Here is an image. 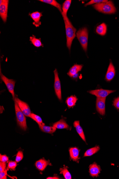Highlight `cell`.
Segmentation results:
<instances>
[{
  "instance_id": "1",
  "label": "cell",
  "mask_w": 119,
  "mask_h": 179,
  "mask_svg": "<svg viewBox=\"0 0 119 179\" xmlns=\"http://www.w3.org/2000/svg\"><path fill=\"white\" fill-rule=\"evenodd\" d=\"M63 17L65 26L67 47L70 50L72 41L76 36V29L73 26L67 16H64Z\"/></svg>"
},
{
  "instance_id": "2",
  "label": "cell",
  "mask_w": 119,
  "mask_h": 179,
  "mask_svg": "<svg viewBox=\"0 0 119 179\" xmlns=\"http://www.w3.org/2000/svg\"><path fill=\"white\" fill-rule=\"evenodd\" d=\"M93 6L98 12L105 14H113L116 12V9L111 1L94 4Z\"/></svg>"
},
{
  "instance_id": "3",
  "label": "cell",
  "mask_w": 119,
  "mask_h": 179,
  "mask_svg": "<svg viewBox=\"0 0 119 179\" xmlns=\"http://www.w3.org/2000/svg\"><path fill=\"white\" fill-rule=\"evenodd\" d=\"M76 36L85 52H86L88 42V32L86 27L80 29L76 34Z\"/></svg>"
},
{
  "instance_id": "4",
  "label": "cell",
  "mask_w": 119,
  "mask_h": 179,
  "mask_svg": "<svg viewBox=\"0 0 119 179\" xmlns=\"http://www.w3.org/2000/svg\"><path fill=\"white\" fill-rule=\"evenodd\" d=\"M15 107L17 125L22 129L26 131L27 129V126L25 116L20 109L18 105L15 101Z\"/></svg>"
},
{
  "instance_id": "5",
  "label": "cell",
  "mask_w": 119,
  "mask_h": 179,
  "mask_svg": "<svg viewBox=\"0 0 119 179\" xmlns=\"http://www.w3.org/2000/svg\"><path fill=\"white\" fill-rule=\"evenodd\" d=\"M9 2L8 0L0 1V17L5 23L7 21Z\"/></svg>"
},
{
  "instance_id": "6",
  "label": "cell",
  "mask_w": 119,
  "mask_h": 179,
  "mask_svg": "<svg viewBox=\"0 0 119 179\" xmlns=\"http://www.w3.org/2000/svg\"><path fill=\"white\" fill-rule=\"evenodd\" d=\"M1 79L2 81L5 83L9 91L12 94L13 99H15V94L14 91V87L16 81L13 79H8L4 76L2 72H1Z\"/></svg>"
},
{
  "instance_id": "7",
  "label": "cell",
  "mask_w": 119,
  "mask_h": 179,
  "mask_svg": "<svg viewBox=\"0 0 119 179\" xmlns=\"http://www.w3.org/2000/svg\"><path fill=\"white\" fill-rule=\"evenodd\" d=\"M14 101H16L20 109L25 116L30 117L31 111L28 104L21 100L17 97H15Z\"/></svg>"
},
{
  "instance_id": "8",
  "label": "cell",
  "mask_w": 119,
  "mask_h": 179,
  "mask_svg": "<svg viewBox=\"0 0 119 179\" xmlns=\"http://www.w3.org/2000/svg\"><path fill=\"white\" fill-rule=\"evenodd\" d=\"M55 75L54 89L56 96L61 101L62 99L61 86L59 74L57 70L56 69L54 71Z\"/></svg>"
},
{
  "instance_id": "9",
  "label": "cell",
  "mask_w": 119,
  "mask_h": 179,
  "mask_svg": "<svg viewBox=\"0 0 119 179\" xmlns=\"http://www.w3.org/2000/svg\"><path fill=\"white\" fill-rule=\"evenodd\" d=\"M116 90H109L101 89L94 90H90L89 91L90 93L94 95L97 97L102 98H106V97L110 94L112 93Z\"/></svg>"
},
{
  "instance_id": "10",
  "label": "cell",
  "mask_w": 119,
  "mask_h": 179,
  "mask_svg": "<svg viewBox=\"0 0 119 179\" xmlns=\"http://www.w3.org/2000/svg\"><path fill=\"white\" fill-rule=\"evenodd\" d=\"M106 98L97 97L96 107L97 111L101 115L104 116L105 114V101Z\"/></svg>"
},
{
  "instance_id": "11",
  "label": "cell",
  "mask_w": 119,
  "mask_h": 179,
  "mask_svg": "<svg viewBox=\"0 0 119 179\" xmlns=\"http://www.w3.org/2000/svg\"><path fill=\"white\" fill-rule=\"evenodd\" d=\"M29 15L34 21L33 23V25L36 27H39L41 24L40 20L41 17L43 16L42 13L36 11L31 13Z\"/></svg>"
},
{
  "instance_id": "12",
  "label": "cell",
  "mask_w": 119,
  "mask_h": 179,
  "mask_svg": "<svg viewBox=\"0 0 119 179\" xmlns=\"http://www.w3.org/2000/svg\"><path fill=\"white\" fill-rule=\"evenodd\" d=\"M115 70L113 64L110 62L107 71L105 79L107 81H111L115 75Z\"/></svg>"
},
{
  "instance_id": "13",
  "label": "cell",
  "mask_w": 119,
  "mask_h": 179,
  "mask_svg": "<svg viewBox=\"0 0 119 179\" xmlns=\"http://www.w3.org/2000/svg\"><path fill=\"white\" fill-rule=\"evenodd\" d=\"M50 164L49 161L46 160L44 159H40V160L36 161V165L37 169L41 171H44L46 167Z\"/></svg>"
},
{
  "instance_id": "14",
  "label": "cell",
  "mask_w": 119,
  "mask_h": 179,
  "mask_svg": "<svg viewBox=\"0 0 119 179\" xmlns=\"http://www.w3.org/2000/svg\"><path fill=\"white\" fill-rule=\"evenodd\" d=\"M82 65H75L70 68L69 72L67 73V75L70 77H74L75 75L80 71L83 68Z\"/></svg>"
},
{
  "instance_id": "15",
  "label": "cell",
  "mask_w": 119,
  "mask_h": 179,
  "mask_svg": "<svg viewBox=\"0 0 119 179\" xmlns=\"http://www.w3.org/2000/svg\"><path fill=\"white\" fill-rule=\"evenodd\" d=\"M89 172L92 177H98L100 172V166L97 165L96 163L90 165Z\"/></svg>"
},
{
  "instance_id": "16",
  "label": "cell",
  "mask_w": 119,
  "mask_h": 179,
  "mask_svg": "<svg viewBox=\"0 0 119 179\" xmlns=\"http://www.w3.org/2000/svg\"><path fill=\"white\" fill-rule=\"evenodd\" d=\"M70 157L73 161L78 162L79 159L80 150L76 147L71 148L69 149Z\"/></svg>"
},
{
  "instance_id": "17",
  "label": "cell",
  "mask_w": 119,
  "mask_h": 179,
  "mask_svg": "<svg viewBox=\"0 0 119 179\" xmlns=\"http://www.w3.org/2000/svg\"><path fill=\"white\" fill-rule=\"evenodd\" d=\"M74 126L75 128L76 131L83 140L86 142V139L83 129L80 124V121H75L74 123Z\"/></svg>"
},
{
  "instance_id": "18",
  "label": "cell",
  "mask_w": 119,
  "mask_h": 179,
  "mask_svg": "<svg viewBox=\"0 0 119 179\" xmlns=\"http://www.w3.org/2000/svg\"><path fill=\"white\" fill-rule=\"evenodd\" d=\"M53 126L58 129H68L69 128V125L63 119L54 123Z\"/></svg>"
},
{
  "instance_id": "19",
  "label": "cell",
  "mask_w": 119,
  "mask_h": 179,
  "mask_svg": "<svg viewBox=\"0 0 119 179\" xmlns=\"http://www.w3.org/2000/svg\"><path fill=\"white\" fill-rule=\"evenodd\" d=\"M71 0H66L63 3L62 7V13L61 14L63 17L67 16V13L71 3Z\"/></svg>"
},
{
  "instance_id": "20",
  "label": "cell",
  "mask_w": 119,
  "mask_h": 179,
  "mask_svg": "<svg viewBox=\"0 0 119 179\" xmlns=\"http://www.w3.org/2000/svg\"><path fill=\"white\" fill-rule=\"evenodd\" d=\"M107 26L105 23H103L99 25L96 29V32L101 36H104L106 34Z\"/></svg>"
},
{
  "instance_id": "21",
  "label": "cell",
  "mask_w": 119,
  "mask_h": 179,
  "mask_svg": "<svg viewBox=\"0 0 119 179\" xmlns=\"http://www.w3.org/2000/svg\"><path fill=\"white\" fill-rule=\"evenodd\" d=\"M39 1L53 6L58 8L61 13H62L61 5L55 0H39Z\"/></svg>"
},
{
  "instance_id": "22",
  "label": "cell",
  "mask_w": 119,
  "mask_h": 179,
  "mask_svg": "<svg viewBox=\"0 0 119 179\" xmlns=\"http://www.w3.org/2000/svg\"><path fill=\"white\" fill-rule=\"evenodd\" d=\"M39 127L42 131L46 133L52 134L56 131V128L54 126H48L45 125H39Z\"/></svg>"
},
{
  "instance_id": "23",
  "label": "cell",
  "mask_w": 119,
  "mask_h": 179,
  "mask_svg": "<svg viewBox=\"0 0 119 179\" xmlns=\"http://www.w3.org/2000/svg\"><path fill=\"white\" fill-rule=\"evenodd\" d=\"M30 41L31 43L36 47L38 48L43 46V44L41 42V39L36 38L34 35H33L32 36L30 37Z\"/></svg>"
},
{
  "instance_id": "24",
  "label": "cell",
  "mask_w": 119,
  "mask_h": 179,
  "mask_svg": "<svg viewBox=\"0 0 119 179\" xmlns=\"http://www.w3.org/2000/svg\"><path fill=\"white\" fill-rule=\"evenodd\" d=\"M78 100L76 97L75 96H71L68 97L66 102L67 103L68 107H74L75 105Z\"/></svg>"
},
{
  "instance_id": "25",
  "label": "cell",
  "mask_w": 119,
  "mask_h": 179,
  "mask_svg": "<svg viewBox=\"0 0 119 179\" xmlns=\"http://www.w3.org/2000/svg\"><path fill=\"white\" fill-rule=\"evenodd\" d=\"M100 149L99 147L96 146L89 149L85 152L84 156L88 157L93 155V154L98 152L100 150Z\"/></svg>"
},
{
  "instance_id": "26",
  "label": "cell",
  "mask_w": 119,
  "mask_h": 179,
  "mask_svg": "<svg viewBox=\"0 0 119 179\" xmlns=\"http://www.w3.org/2000/svg\"><path fill=\"white\" fill-rule=\"evenodd\" d=\"M60 173L62 174L64 177L66 179H72L71 174L70 173L69 171H68L67 168L66 167H64L63 168L60 169Z\"/></svg>"
},
{
  "instance_id": "27",
  "label": "cell",
  "mask_w": 119,
  "mask_h": 179,
  "mask_svg": "<svg viewBox=\"0 0 119 179\" xmlns=\"http://www.w3.org/2000/svg\"><path fill=\"white\" fill-rule=\"evenodd\" d=\"M30 117L36 121L39 125H45V124L43 122L42 119L40 117L34 113L31 114Z\"/></svg>"
},
{
  "instance_id": "28",
  "label": "cell",
  "mask_w": 119,
  "mask_h": 179,
  "mask_svg": "<svg viewBox=\"0 0 119 179\" xmlns=\"http://www.w3.org/2000/svg\"><path fill=\"white\" fill-rule=\"evenodd\" d=\"M108 1L107 0H92V1H90L88 3L85 4V6H87L91 5V4L103 3V2H106Z\"/></svg>"
},
{
  "instance_id": "29",
  "label": "cell",
  "mask_w": 119,
  "mask_h": 179,
  "mask_svg": "<svg viewBox=\"0 0 119 179\" xmlns=\"http://www.w3.org/2000/svg\"><path fill=\"white\" fill-rule=\"evenodd\" d=\"M16 161H10L8 163V169H12L13 170H15V168L17 166V163Z\"/></svg>"
},
{
  "instance_id": "30",
  "label": "cell",
  "mask_w": 119,
  "mask_h": 179,
  "mask_svg": "<svg viewBox=\"0 0 119 179\" xmlns=\"http://www.w3.org/2000/svg\"><path fill=\"white\" fill-rule=\"evenodd\" d=\"M23 158V152L20 151L17 152V154L15 161L17 162H19L22 160Z\"/></svg>"
},
{
  "instance_id": "31",
  "label": "cell",
  "mask_w": 119,
  "mask_h": 179,
  "mask_svg": "<svg viewBox=\"0 0 119 179\" xmlns=\"http://www.w3.org/2000/svg\"><path fill=\"white\" fill-rule=\"evenodd\" d=\"M0 179H7V170H6L5 171L0 172Z\"/></svg>"
},
{
  "instance_id": "32",
  "label": "cell",
  "mask_w": 119,
  "mask_h": 179,
  "mask_svg": "<svg viewBox=\"0 0 119 179\" xmlns=\"http://www.w3.org/2000/svg\"><path fill=\"white\" fill-rule=\"evenodd\" d=\"M113 105L117 109L119 110V97L114 99Z\"/></svg>"
},
{
  "instance_id": "33",
  "label": "cell",
  "mask_w": 119,
  "mask_h": 179,
  "mask_svg": "<svg viewBox=\"0 0 119 179\" xmlns=\"http://www.w3.org/2000/svg\"><path fill=\"white\" fill-rule=\"evenodd\" d=\"M6 167V163L5 162H0V172L5 171Z\"/></svg>"
},
{
  "instance_id": "34",
  "label": "cell",
  "mask_w": 119,
  "mask_h": 179,
  "mask_svg": "<svg viewBox=\"0 0 119 179\" xmlns=\"http://www.w3.org/2000/svg\"><path fill=\"white\" fill-rule=\"evenodd\" d=\"M9 160V158L5 155L0 156V161L2 162H6Z\"/></svg>"
},
{
  "instance_id": "35",
  "label": "cell",
  "mask_w": 119,
  "mask_h": 179,
  "mask_svg": "<svg viewBox=\"0 0 119 179\" xmlns=\"http://www.w3.org/2000/svg\"><path fill=\"white\" fill-rule=\"evenodd\" d=\"M47 179H59L58 177L57 176H55L53 177H48L47 178Z\"/></svg>"
}]
</instances>
